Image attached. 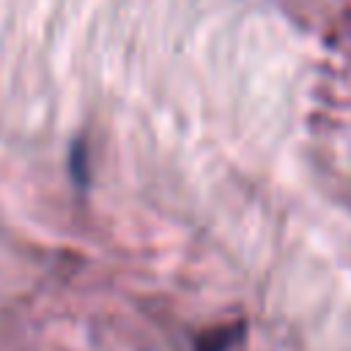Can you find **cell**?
Wrapping results in <instances>:
<instances>
[{
  "mask_svg": "<svg viewBox=\"0 0 351 351\" xmlns=\"http://www.w3.org/2000/svg\"><path fill=\"white\" fill-rule=\"evenodd\" d=\"M241 337V324L236 326H219L195 340V351H228Z\"/></svg>",
  "mask_w": 351,
  "mask_h": 351,
  "instance_id": "obj_1",
  "label": "cell"
},
{
  "mask_svg": "<svg viewBox=\"0 0 351 351\" xmlns=\"http://www.w3.org/2000/svg\"><path fill=\"white\" fill-rule=\"evenodd\" d=\"M85 159H88V154H85L82 143H74V148H71V173H74V178H77V184H85V176H88Z\"/></svg>",
  "mask_w": 351,
  "mask_h": 351,
  "instance_id": "obj_2",
  "label": "cell"
}]
</instances>
